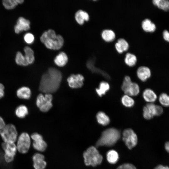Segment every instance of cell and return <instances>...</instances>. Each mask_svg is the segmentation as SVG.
<instances>
[{"label": "cell", "mask_w": 169, "mask_h": 169, "mask_svg": "<svg viewBox=\"0 0 169 169\" xmlns=\"http://www.w3.org/2000/svg\"><path fill=\"white\" fill-rule=\"evenodd\" d=\"M131 83V78L129 76H126L125 77L121 86L122 90L124 92L127 89Z\"/></svg>", "instance_id": "35"}, {"label": "cell", "mask_w": 169, "mask_h": 169, "mask_svg": "<svg viewBox=\"0 0 169 169\" xmlns=\"http://www.w3.org/2000/svg\"><path fill=\"white\" fill-rule=\"evenodd\" d=\"M25 57L29 65L33 64L35 60L34 52L30 47L26 46L24 49Z\"/></svg>", "instance_id": "27"}, {"label": "cell", "mask_w": 169, "mask_h": 169, "mask_svg": "<svg viewBox=\"0 0 169 169\" xmlns=\"http://www.w3.org/2000/svg\"><path fill=\"white\" fill-rule=\"evenodd\" d=\"M31 138L33 141V146L34 149L40 152L45 151L47 145L41 135L37 133H33L31 135Z\"/></svg>", "instance_id": "11"}, {"label": "cell", "mask_w": 169, "mask_h": 169, "mask_svg": "<svg viewBox=\"0 0 169 169\" xmlns=\"http://www.w3.org/2000/svg\"><path fill=\"white\" fill-rule=\"evenodd\" d=\"M121 102L123 105L127 107H132L135 104L134 100L130 96L126 95L122 97Z\"/></svg>", "instance_id": "32"}, {"label": "cell", "mask_w": 169, "mask_h": 169, "mask_svg": "<svg viewBox=\"0 0 169 169\" xmlns=\"http://www.w3.org/2000/svg\"><path fill=\"white\" fill-rule=\"evenodd\" d=\"M16 142L18 151L20 153L25 154L28 151L30 148L31 137L27 133L23 132L18 136Z\"/></svg>", "instance_id": "6"}, {"label": "cell", "mask_w": 169, "mask_h": 169, "mask_svg": "<svg viewBox=\"0 0 169 169\" xmlns=\"http://www.w3.org/2000/svg\"><path fill=\"white\" fill-rule=\"evenodd\" d=\"M137 61V57L135 54L130 53H127L125 54L124 62L129 66L132 67L135 65Z\"/></svg>", "instance_id": "28"}, {"label": "cell", "mask_w": 169, "mask_h": 169, "mask_svg": "<svg viewBox=\"0 0 169 169\" xmlns=\"http://www.w3.org/2000/svg\"><path fill=\"white\" fill-rule=\"evenodd\" d=\"M24 39L26 43L30 44L33 42L34 38L33 35L32 33H27L24 35Z\"/></svg>", "instance_id": "37"}, {"label": "cell", "mask_w": 169, "mask_h": 169, "mask_svg": "<svg viewBox=\"0 0 169 169\" xmlns=\"http://www.w3.org/2000/svg\"><path fill=\"white\" fill-rule=\"evenodd\" d=\"M54 61L57 65L59 67H63L67 63L68 58L65 53L61 52L55 57Z\"/></svg>", "instance_id": "21"}, {"label": "cell", "mask_w": 169, "mask_h": 169, "mask_svg": "<svg viewBox=\"0 0 169 169\" xmlns=\"http://www.w3.org/2000/svg\"><path fill=\"white\" fill-rule=\"evenodd\" d=\"M28 113L27 107L24 105H20L18 106L15 110L16 116L20 118H25Z\"/></svg>", "instance_id": "25"}, {"label": "cell", "mask_w": 169, "mask_h": 169, "mask_svg": "<svg viewBox=\"0 0 169 169\" xmlns=\"http://www.w3.org/2000/svg\"><path fill=\"white\" fill-rule=\"evenodd\" d=\"M4 87L3 84L0 83V99L4 95Z\"/></svg>", "instance_id": "42"}, {"label": "cell", "mask_w": 169, "mask_h": 169, "mask_svg": "<svg viewBox=\"0 0 169 169\" xmlns=\"http://www.w3.org/2000/svg\"><path fill=\"white\" fill-rule=\"evenodd\" d=\"M115 46L116 51L119 53L121 54L124 52L118 42L115 43Z\"/></svg>", "instance_id": "39"}, {"label": "cell", "mask_w": 169, "mask_h": 169, "mask_svg": "<svg viewBox=\"0 0 169 169\" xmlns=\"http://www.w3.org/2000/svg\"><path fill=\"white\" fill-rule=\"evenodd\" d=\"M62 79V75L59 70L54 68H49L41 77L40 90L46 94L55 92L59 88Z\"/></svg>", "instance_id": "1"}, {"label": "cell", "mask_w": 169, "mask_h": 169, "mask_svg": "<svg viewBox=\"0 0 169 169\" xmlns=\"http://www.w3.org/2000/svg\"><path fill=\"white\" fill-rule=\"evenodd\" d=\"M52 99L53 97L51 94L46 93L44 95L40 94L37 98L36 105L42 112H47L52 107Z\"/></svg>", "instance_id": "7"}, {"label": "cell", "mask_w": 169, "mask_h": 169, "mask_svg": "<svg viewBox=\"0 0 169 169\" xmlns=\"http://www.w3.org/2000/svg\"><path fill=\"white\" fill-rule=\"evenodd\" d=\"M164 166L162 165H159L156 166L154 169H164Z\"/></svg>", "instance_id": "44"}, {"label": "cell", "mask_w": 169, "mask_h": 169, "mask_svg": "<svg viewBox=\"0 0 169 169\" xmlns=\"http://www.w3.org/2000/svg\"><path fill=\"white\" fill-rule=\"evenodd\" d=\"M122 134L123 140L129 149H131L136 145L137 143V136L132 129H125Z\"/></svg>", "instance_id": "10"}, {"label": "cell", "mask_w": 169, "mask_h": 169, "mask_svg": "<svg viewBox=\"0 0 169 169\" xmlns=\"http://www.w3.org/2000/svg\"><path fill=\"white\" fill-rule=\"evenodd\" d=\"M163 36L164 39L169 42V32L166 30H165L163 32Z\"/></svg>", "instance_id": "40"}, {"label": "cell", "mask_w": 169, "mask_h": 169, "mask_svg": "<svg viewBox=\"0 0 169 169\" xmlns=\"http://www.w3.org/2000/svg\"><path fill=\"white\" fill-rule=\"evenodd\" d=\"M83 155L84 163L87 166H95L100 164L103 159L102 156L94 146L89 147L84 152Z\"/></svg>", "instance_id": "4"}, {"label": "cell", "mask_w": 169, "mask_h": 169, "mask_svg": "<svg viewBox=\"0 0 169 169\" xmlns=\"http://www.w3.org/2000/svg\"><path fill=\"white\" fill-rule=\"evenodd\" d=\"M160 103L165 107L169 106V95L165 93L161 94L159 97Z\"/></svg>", "instance_id": "34"}, {"label": "cell", "mask_w": 169, "mask_h": 169, "mask_svg": "<svg viewBox=\"0 0 169 169\" xmlns=\"http://www.w3.org/2000/svg\"><path fill=\"white\" fill-rule=\"evenodd\" d=\"M41 41L48 49L58 50L60 49L64 44V39L59 35H56L52 29L44 32L40 38Z\"/></svg>", "instance_id": "2"}, {"label": "cell", "mask_w": 169, "mask_h": 169, "mask_svg": "<svg viewBox=\"0 0 169 169\" xmlns=\"http://www.w3.org/2000/svg\"><path fill=\"white\" fill-rule=\"evenodd\" d=\"M106 157L109 163L114 164L116 163L118 161L119 155L118 153L115 151L110 150L107 152Z\"/></svg>", "instance_id": "30"}, {"label": "cell", "mask_w": 169, "mask_h": 169, "mask_svg": "<svg viewBox=\"0 0 169 169\" xmlns=\"http://www.w3.org/2000/svg\"><path fill=\"white\" fill-rule=\"evenodd\" d=\"M101 36L104 41L110 42L114 40L115 38V34L112 30L106 29L103 31L101 33Z\"/></svg>", "instance_id": "22"}, {"label": "cell", "mask_w": 169, "mask_h": 169, "mask_svg": "<svg viewBox=\"0 0 169 169\" xmlns=\"http://www.w3.org/2000/svg\"><path fill=\"white\" fill-rule=\"evenodd\" d=\"M3 142L15 143L18 137L15 126L12 124H6L0 133Z\"/></svg>", "instance_id": "5"}, {"label": "cell", "mask_w": 169, "mask_h": 169, "mask_svg": "<svg viewBox=\"0 0 169 169\" xmlns=\"http://www.w3.org/2000/svg\"><path fill=\"white\" fill-rule=\"evenodd\" d=\"M1 147L4 152L3 158L5 162L8 163L12 162L18 151L16 143L3 142Z\"/></svg>", "instance_id": "8"}, {"label": "cell", "mask_w": 169, "mask_h": 169, "mask_svg": "<svg viewBox=\"0 0 169 169\" xmlns=\"http://www.w3.org/2000/svg\"><path fill=\"white\" fill-rule=\"evenodd\" d=\"M163 112L162 107L153 103H149L143 108V115L144 118L150 120L155 116L161 115Z\"/></svg>", "instance_id": "9"}, {"label": "cell", "mask_w": 169, "mask_h": 169, "mask_svg": "<svg viewBox=\"0 0 169 169\" xmlns=\"http://www.w3.org/2000/svg\"><path fill=\"white\" fill-rule=\"evenodd\" d=\"M110 86L108 83L105 81H102L100 83L99 88L96 89L97 95L100 97L105 95L109 90Z\"/></svg>", "instance_id": "24"}, {"label": "cell", "mask_w": 169, "mask_h": 169, "mask_svg": "<svg viewBox=\"0 0 169 169\" xmlns=\"http://www.w3.org/2000/svg\"><path fill=\"white\" fill-rule=\"evenodd\" d=\"M164 169H169V167L168 166H164Z\"/></svg>", "instance_id": "45"}, {"label": "cell", "mask_w": 169, "mask_h": 169, "mask_svg": "<svg viewBox=\"0 0 169 169\" xmlns=\"http://www.w3.org/2000/svg\"><path fill=\"white\" fill-rule=\"evenodd\" d=\"M153 4L160 9L166 12L169 11V1L167 0H153Z\"/></svg>", "instance_id": "26"}, {"label": "cell", "mask_w": 169, "mask_h": 169, "mask_svg": "<svg viewBox=\"0 0 169 169\" xmlns=\"http://www.w3.org/2000/svg\"><path fill=\"white\" fill-rule=\"evenodd\" d=\"M119 43L124 51H127L129 47V44L128 42L123 38H120L117 40V42Z\"/></svg>", "instance_id": "36"}, {"label": "cell", "mask_w": 169, "mask_h": 169, "mask_svg": "<svg viewBox=\"0 0 169 169\" xmlns=\"http://www.w3.org/2000/svg\"><path fill=\"white\" fill-rule=\"evenodd\" d=\"M30 28L29 21L23 17H20L18 19L17 24L14 27L15 33L18 34L23 31L28 30Z\"/></svg>", "instance_id": "13"}, {"label": "cell", "mask_w": 169, "mask_h": 169, "mask_svg": "<svg viewBox=\"0 0 169 169\" xmlns=\"http://www.w3.org/2000/svg\"><path fill=\"white\" fill-rule=\"evenodd\" d=\"M93 63L94 62L92 60H90L88 61L86 64L87 68L92 72L100 74L106 79H110V78L109 75L105 72L98 69L96 68L94 65Z\"/></svg>", "instance_id": "29"}, {"label": "cell", "mask_w": 169, "mask_h": 169, "mask_svg": "<svg viewBox=\"0 0 169 169\" xmlns=\"http://www.w3.org/2000/svg\"><path fill=\"white\" fill-rule=\"evenodd\" d=\"M117 169H137L133 165L130 163H125L119 166Z\"/></svg>", "instance_id": "38"}, {"label": "cell", "mask_w": 169, "mask_h": 169, "mask_svg": "<svg viewBox=\"0 0 169 169\" xmlns=\"http://www.w3.org/2000/svg\"><path fill=\"white\" fill-rule=\"evenodd\" d=\"M16 64L20 66H26L29 65L24 56L20 52H18L15 58Z\"/></svg>", "instance_id": "31"}, {"label": "cell", "mask_w": 169, "mask_h": 169, "mask_svg": "<svg viewBox=\"0 0 169 169\" xmlns=\"http://www.w3.org/2000/svg\"><path fill=\"white\" fill-rule=\"evenodd\" d=\"M137 75L138 78L142 81H145L150 78L151 71L150 69L146 66H141L137 69Z\"/></svg>", "instance_id": "15"}, {"label": "cell", "mask_w": 169, "mask_h": 169, "mask_svg": "<svg viewBox=\"0 0 169 169\" xmlns=\"http://www.w3.org/2000/svg\"><path fill=\"white\" fill-rule=\"evenodd\" d=\"M3 4L5 8L7 9H13L18 4L17 0H4Z\"/></svg>", "instance_id": "33"}, {"label": "cell", "mask_w": 169, "mask_h": 169, "mask_svg": "<svg viewBox=\"0 0 169 169\" xmlns=\"http://www.w3.org/2000/svg\"><path fill=\"white\" fill-rule=\"evenodd\" d=\"M96 118L98 122L102 125H106L110 122L109 117L103 111L98 112L96 115Z\"/></svg>", "instance_id": "23"}, {"label": "cell", "mask_w": 169, "mask_h": 169, "mask_svg": "<svg viewBox=\"0 0 169 169\" xmlns=\"http://www.w3.org/2000/svg\"><path fill=\"white\" fill-rule=\"evenodd\" d=\"M31 95L30 89L26 86H23L18 89L16 91V95L19 99L27 100L29 99Z\"/></svg>", "instance_id": "16"}, {"label": "cell", "mask_w": 169, "mask_h": 169, "mask_svg": "<svg viewBox=\"0 0 169 169\" xmlns=\"http://www.w3.org/2000/svg\"><path fill=\"white\" fill-rule=\"evenodd\" d=\"M141 26L143 30L146 32H153L156 29V26L155 24L148 18L143 21Z\"/></svg>", "instance_id": "20"}, {"label": "cell", "mask_w": 169, "mask_h": 169, "mask_svg": "<svg viewBox=\"0 0 169 169\" xmlns=\"http://www.w3.org/2000/svg\"><path fill=\"white\" fill-rule=\"evenodd\" d=\"M44 156L39 153H35L33 156V166L35 169H44L47 165Z\"/></svg>", "instance_id": "14"}, {"label": "cell", "mask_w": 169, "mask_h": 169, "mask_svg": "<svg viewBox=\"0 0 169 169\" xmlns=\"http://www.w3.org/2000/svg\"><path fill=\"white\" fill-rule=\"evenodd\" d=\"M84 80V76L81 74H72L67 79L68 84L72 88H78L82 87Z\"/></svg>", "instance_id": "12"}, {"label": "cell", "mask_w": 169, "mask_h": 169, "mask_svg": "<svg viewBox=\"0 0 169 169\" xmlns=\"http://www.w3.org/2000/svg\"><path fill=\"white\" fill-rule=\"evenodd\" d=\"M139 92L140 88L138 85L136 83L132 82L124 92L125 95L130 96H136Z\"/></svg>", "instance_id": "19"}, {"label": "cell", "mask_w": 169, "mask_h": 169, "mask_svg": "<svg viewBox=\"0 0 169 169\" xmlns=\"http://www.w3.org/2000/svg\"><path fill=\"white\" fill-rule=\"evenodd\" d=\"M6 125V124L3 118L0 116V133Z\"/></svg>", "instance_id": "41"}, {"label": "cell", "mask_w": 169, "mask_h": 169, "mask_svg": "<svg viewBox=\"0 0 169 169\" xmlns=\"http://www.w3.org/2000/svg\"><path fill=\"white\" fill-rule=\"evenodd\" d=\"M143 96L144 100L149 103H153L157 98L155 92L150 89H146L144 91Z\"/></svg>", "instance_id": "17"}, {"label": "cell", "mask_w": 169, "mask_h": 169, "mask_svg": "<svg viewBox=\"0 0 169 169\" xmlns=\"http://www.w3.org/2000/svg\"><path fill=\"white\" fill-rule=\"evenodd\" d=\"M165 148L166 151L169 153V141H167L165 143Z\"/></svg>", "instance_id": "43"}, {"label": "cell", "mask_w": 169, "mask_h": 169, "mask_svg": "<svg viewBox=\"0 0 169 169\" xmlns=\"http://www.w3.org/2000/svg\"><path fill=\"white\" fill-rule=\"evenodd\" d=\"M119 130L113 128L107 129L104 131L100 138L96 144V147L100 146H111L114 145L120 137Z\"/></svg>", "instance_id": "3"}, {"label": "cell", "mask_w": 169, "mask_h": 169, "mask_svg": "<svg viewBox=\"0 0 169 169\" xmlns=\"http://www.w3.org/2000/svg\"><path fill=\"white\" fill-rule=\"evenodd\" d=\"M75 19L80 25H82L84 21H87L89 19L88 14L86 12L80 10L77 11L75 14Z\"/></svg>", "instance_id": "18"}]
</instances>
